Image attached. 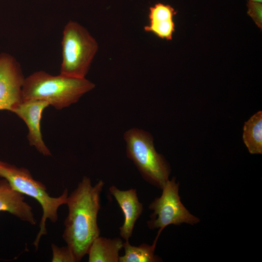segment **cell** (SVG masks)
<instances>
[{
    "label": "cell",
    "instance_id": "10",
    "mask_svg": "<svg viewBox=\"0 0 262 262\" xmlns=\"http://www.w3.org/2000/svg\"><path fill=\"white\" fill-rule=\"evenodd\" d=\"M0 212H7L32 225L36 223L31 206L24 195L16 191L5 179L0 180Z\"/></svg>",
    "mask_w": 262,
    "mask_h": 262
},
{
    "label": "cell",
    "instance_id": "13",
    "mask_svg": "<svg viewBox=\"0 0 262 262\" xmlns=\"http://www.w3.org/2000/svg\"><path fill=\"white\" fill-rule=\"evenodd\" d=\"M243 139L250 153L262 154V112L260 111L245 122Z\"/></svg>",
    "mask_w": 262,
    "mask_h": 262
},
{
    "label": "cell",
    "instance_id": "8",
    "mask_svg": "<svg viewBox=\"0 0 262 262\" xmlns=\"http://www.w3.org/2000/svg\"><path fill=\"white\" fill-rule=\"evenodd\" d=\"M48 106L49 104L44 101H22L13 112L26 123L30 145L46 156H50L51 153L43 140L40 125L43 112Z\"/></svg>",
    "mask_w": 262,
    "mask_h": 262
},
{
    "label": "cell",
    "instance_id": "2",
    "mask_svg": "<svg viewBox=\"0 0 262 262\" xmlns=\"http://www.w3.org/2000/svg\"><path fill=\"white\" fill-rule=\"evenodd\" d=\"M95 84L85 78L59 74L54 76L40 70L25 77L22 92V101L41 100L58 110L76 103Z\"/></svg>",
    "mask_w": 262,
    "mask_h": 262
},
{
    "label": "cell",
    "instance_id": "9",
    "mask_svg": "<svg viewBox=\"0 0 262 262\" xmlns=\"http://www.w3.org/2000/svg\"><path fill=\"white\" fill-rule=\"evenodd\" d=\"M109 190L124 214V221L119 227V234L125 240H129L136 221L143 212V204L139 200L136 189L121 190L112 185Z\"/></svg>",
    "mask_w": 262,
    "mask_h": 262
},
{
    "label": "cell",
    "instance_id": "5",
    "mask_svg": "<svg viewBox=\"0 0 262 262\" xmlns=\"http://www.w3.org/2000/svg\"><path fill=\"white\" fill-rule=\"evenodd\" d=\"M62 61L60 74L85 78L96 54V40L83 26L69 21L65 25L62 40Z\"/></svg>",
    "mask_w": 262,
    "mask_h": 262
},
{
    "label": "cell",
    "instance_id": "14",
    "mask_svg": "<svg viewBox=\"0 0 262 262\" xmlns=\"http://www.w3.org/2000/svg\"><path fill=\"white\" fill-rule=\"evenodd\" d=\"M158 239L155 238L150 245L143 243L138 246L131 245L129 240L123 242L125 254L119 256V262H161L163 260L155 254V249Z\"/></svg>",
    "mask_w": 262,
    "mask_h": 262
},
{
    "label": "cell",
    "instance_id": "6",
    "mask_svg": "<svg viewBox=\"0 0 262 262\" xmlns=\"http://www.w3.org/2000/svg\"><path fill=\"white\" fill-rule=\"evenodd\" d=\"M179 184L175 177L169 179L161 189V195L155 197L148 206L153 213L147 224L150 229H159L156 236L158 238L169 225L180 226L182 223L194 225L200 221L182 203L179 196Z\"/></svg>",
    "mask_w": 262,
    "mask_h": 262
},
{
    "label": "cell",
    "instance_id": "3",
    "mask_svg": "<svg viewBox=\"0 0 262 262\" xmlns=\"http://www.w3.org/2000/svg\"><path fill=\"white\" fill-rule=\"evenodd\" d=\"M0 177L6 180L16 191L34 198L40 204L43 214L39 223V230L33 242L36 250H37L41 238L47 234V220L56 222L58 219L59 208L66 203L68 196L67 189L66 188L58 197H51L47 193L46 186L34 180L28 169L18 167L1 160Z\"/></svg>",
    "mask_w": 262,
    "mask_h": 262
},
{
    "label": "cell",
    "instance_id": "16",
    "mask_svg": "<svg viewBox=\"0 0 262 262\" xmlns=\"http://www.w3.org/2000/svg\"><path fill=\"white\" fill-rule=\"evenodd\" d=\"M247 14L257 26L262 29V4L261 2L247 1Z\"/></svg>",
    "mask_w": 262,
    "mask_h": 262
},
{
    "label": "cell",
    "instance_id": "1",
    "mask_svg": "<svg viewBox=\"0 0 262 262\" xmlns=\"http://www.w3.org/2000/svg\"><path fill=\"white\" fill-rule=\"evenodd\" d=\"M104 185L102 180L92 185L90 178L84 176L68 196L66 203L68 213L62 237L76 262L87 254L93 241L100 236L97 218Z\"/></svg>",
    "mask_w": 262,
    "mask_h": 262
},
{
    "label": "cell",
    "instance_id": "17",
    "mask_svg": "<svg viewBox=\"0 0 262 262\" xmlns=\"http://www.w3.org/2000/svg\"><path fill=\"white\" fill-rule=\"evenodd\" d=\"M249 1L258 2H262V0H248Z\"/></svg>",
    "mask_w": 262,
    "mask_h": 262
},
{
    "label": "cell",
    "instance_id": "12",
    "mask_svg": "<svg viewBox=\"0 0 262 262\" xmlns=\"http://www.w3.org/2000/svg\"><path fill=\"white\" fill-rule=\"evenodd\" d=\"M123 241L119 237L113 239L98 236L92 243L87 252L89 262H119V251Z\"/></svg>",
    "mask_w": 262,
    "mask_h": 262
},
{
    "label": "cell",
    "instance_id": "15",
    "mask_svg": "<svg viewBox=\"0 0 262 262\" xmlns=\"http://www.w3.org/2000/svg\"><path fill=\"white\" fill-rule=\"evenodd\" d=\"M52 262H76V259L69 248L66 246L59 247L53 243L51 245Z\"/></svg>",
    "mask_w": 262,
    "mask_h": 262
},
{
    "label": "cell",
    "instance_id": "11",
    "mask_svg": "<svg viewBox=\"0 0 262 262\" xmlns=\"http://www.w3.org/2000/svg\"><path fill=\"white\" fill-rule=\"evenodd\" d=\"M177 12L170 5L157 3L149 7V23L144 27V30L162 39L171 40L175 30L173 18Z\"/></svg>",
    "mask_w": 262,
    "mask_h": 262
},
{
    "label": "cell",
    "instance_id": "7",
    "mask_svg": "<svg viewBox=\"0 0 262 262\" xmlns=\"http://www.w3.org/2000/svg\"><path fill=\"white\" fill-rule=\"evenodd\" d=\"M25 77L19 63L12 55L0 54V110L13 112L22 102Z\"/></svg>",
    "mask_w": 262,
    "mask_h": 262
},
{
    "label": "cell",
    "instance_id": "4",
    "mask_svg": "<svg viewBox=\"0 0 262 262\" xmlns=\"http://www.w3.org/2000/svg\"><path fill=\"white\" fill-rule=\"evenodd\" d=\"M123 137L126 144L127 157L132 161L147 182L162 189L169 179L171 168L164 156L157 152L150 133L133 128Z\"/></svg>",
    "mask_w": 262,
    "mask_h": 262
}]
</instances>
